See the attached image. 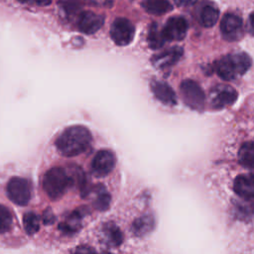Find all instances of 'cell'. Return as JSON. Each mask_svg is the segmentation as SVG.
<instances>
[{
	"instance_id": "52a82bcc",
	"label": "cell",
	"mask_w": 254,
	"mask_h": 254,
	"mask_svg": "<svg viewBox=\"0 0 254 254\" xmlns=\"http://www.w3.org/2000/svg\"><path fill=\"white\" fill-rule=\"evenodd\" d=\"M220 32L222 37L229 42L238 41L243 36V21L233 13H227L220 21Z\"/></svg>"
},
{
	"instance_id": "7c38bea8",
	"label": "cell",
	"mask_w": 254,
	"mask_h": 254,
	"mask_svg": "<svg viewBox=\"0 0 254 254\" xmlns=\"http://www.w3.org/2000/svg\"><path fill=\"white\" fill-rule=\"evenodd\" d=\"M233 189L243 198H254V174H244L236 177Z\"/></svg>"
},
{
	"instance_id": "5bb4252c",
	"label": "cell",
	"mask_w": 254,
	"mask_h": 254,
	"mask_svg": "<svg viewBox=\"0 0 254 254\" xmlns=\"http://www.w3.org/2000/svg\"><path fill=\"white\" fill-rule=\"evenodd\" d=\"M183 55V50L180 47H173L153 58V63L154 65L160 67V68H165L169 67L173 64H175L182 57Z\"/></svg>"
},
{
	"instance_id": "2e32d148",
	"label": "cell",
	"mask_w": 254,
	"mask_h": 254,
	"mask_svg": "<svg viewBox=\"0 0 254 254\" xmlns=\"http://www.w3.org/2000/svg\"><path fill=\"white\" fill-rule=\"evenodd\" d=\"M103 237L108 245L117 247L122 242V233L120 229L113 223H106L102 229Z\"/></svg>"
},
{
	"instance_id": "44dd1931",
	"label": "cell",
	"mask_w": 254,
	"mask_h": 254,
	"mask_svg": "<svg viewBox=\"0 0 254 254\" xmlns=\"http://www.w3.org/2000/svg\"><path fill=\"white\" fill-rule=\"evenodd\" d=\"M154 226V219L150 215H144L133 223V231L136 235H144Z\"/></svg>"
},
{
	"instance_id": "3957f363",
	"label": "cell",
	"mask_w": 254,
	"mask_h": 254,
	"mask_svg": "<svg viewBox=\"0 0 254 254\" xmlns=\"http://www.w3.org/2000/svg\"><path fill=\"white\" fill-rule=\"evenodd\" d=\"M72 182V179L64 169L55 167L45 174L43 188L51 199H59L65 193Z\"/></svg>"
},
{
	"instance_id": "6da1fadb",
	"label": "cell",
	"mask_w": 254,
	"mask_h": 254,
	"mask_svg": "<svg viewBox=\"0 0 254 254\" xmlns=\"http://www.w3.org/2000/svg\"><path fill=\"white\" fill-rule=\"evenodd\" d=\"M92 140L89 130L81 125L67 127L58 137L56 146L59 152L65 157H73L83 153Z\"/></svg>"
},
{
	"instance_id": "7a4b0ae2",
	"label": "cell",
	"mask_w": 254,
	"mask_h": 254,
	"mask_svg": "<svg viewBox=\"0 0 254 254\" xmlns=\"http://www.w3.org/2000/svg\"><path fill=\"white\" fill-rule=\"evenodd\" d=\"M251 58L246 53H235L222 57L215 63V70L224 80H233L244 74L251 66Z\"/></svg>"
},
{
	"instance_id": "9c48e42d",
	"label": "cell",
	"mask_w": 254,
	"mask_h": 254,
	"mask_svg": "<svg viewBox=\"0 0 254 254\" xmlns=\"http://www.w3.org/2000/svg\"><path fill=\"white\" fill-rule=\"evenodd\" d=\"M115 163L116 159L111 151L100 150L91 162V172L96 177H104L114 169Z\"/></svg>"
},
{
	"instance_id": "484cf974",
	"label": "cell",
	"mask_w": 254,
	"mask_h": 254,
	"mask_svg": "<svg viewBox=\"0 0 254 254\" xmlns=\"http://www.w3.org/2000/svg\"><path fill=\"white\" fill-rule=\"evenodd\" d=\"M24 4H31V5H38V6H47L51 4L52 0H18Z\"/></svg>"
},
{
	"instance_id": "4316f807",
	"label": "cell",
	"mask_w": 254,
	"mask_h": 254,
	"mask_svg": "<svg viewBox=\"0 0 254 254\" xmlns=\"http://www.w3.org/2000/svg\"><path fill=\"white\" fill-rule=\"evenodd\" d=\"M43 220L45 224H52L55 220V215L50 208H47L43 214Z\"/></svg>"
},
{
	"instance_id": "5b68a950",
	"label": "cell",
	"mask_w": 254,
	"mask_h": 254,
	"mask_svg": "<svg viewBox=\"0 0 254 254\" xmlns=\"http://www.w3.org/2000/svg\"><path fill=\"white\" fill-rule=\"evenodd\" d=\"M181 93L184 102L194 110H201L204 105L205 96L199 84L191 79H187L181 84Z\"/></svg>"
},
{
	"instance_id": "d6986e66",
	"label": "cell",
	"mask_w": 254,
	"mask_h": 254,
	"mask_svg": "<svg viewBox=\"0 0 254 254\" xmlns=\"http://www.w3.org/2000/svg\"><path fill=\"white\" fill-rule=\"evenodd\" d=\"M147 40L151 49H160L164 46L166 39L164 37L162 29L159 28L157 23H153L150 26Z\"/></svg>"
},
{
	"instance_id": "4fadbf2b",
	"label": "cell",
	"mask_w": 254,
	"mask_h": 254,
	"mask_svg": "<svg viewBox=\"0 0 254 254\" xmlns=\"http://www.w3.org/2000/svg\"><path fill=\"white\" fill-rule=\"evenodd\" d=\"M151 89L155 96L164 104L175 105L177 103L175 91L168 83L160 80H153L151 83Z\"/></svg>"
},
{
	"instance_id": "ffe728a7",
	"label": "cell",
	"mask_w": 254,
	"mask_h": 254,
	"mask_svg": "<svg viewBox=\"0 0 254 254\" xmlns=\"http://www.w3.org/2000/svg\"><path fill=\"white\" fill-rule=\"evenodd\" d=\"M23 225L27 234L33 235L40 229V217L35 212L29 211L23 217Z\"/></svg>"
},
{
	"instance_id": "8fae6325",
	"label": "cell",
	"mask_w": 254,
	"mask_h": 254,
	"mask_svg": "<svg viewBox=\"0 0 254 254\" xmlns=\"http://www.w3.org/2000/svg\"><path fill=\"white\" fill-rule=\"evenodd\" d=\"M104 18L91 11L82 12L77 20V28L80 32L91 35L96 33L103 25Z\"/></svg>"
},
{
	"instance_id": "f1b7e54d",
	"label": "cell",
	"mask_w": 254,
	"mask_h": 254,
	"mask_svg": "<svg viewBox=\"0 0 254 254\" xmlns=\"http://www.w3.org/2000/svg\"><path fill=\"white\" fill-rule=\"evenodd\" d=\"M249 32L254 36V12L249 16Z\"/></svg>"
},
{
	"instance_id": "603a6c76",
	"label": "cell",
	"mask_w": 254,
	"mask_h": 254,
	"mask_svg": "<svg viewBox=\"0 0 254 254\" xmlns=\"http://www.w3.org/2000/svg\"><path fill=\"white\" fill-rule=\"evenodd\" d=\"M13 222L11 211L3 204H0V232H6L10 229Z\"/></svg>"
},
{
	"instance_id": "7402d4cb",
	"label": "cell",
	"mask_w": 254,
	"mask_h": 254,
	"mask_svg": "<svg viewBox=\"0 0 254 254\" xmlns=\"http://www.w3.org/2000/svg\"><path fill=\"white\" fill-rule=\"evenodd\" d=\"M81 222V213L79 211H73L70 215L60 225V228L64 232H74L77 231L80 227Z\"/></svg>"
},
{
	"instance_id": "ac0fdd59",
	"label": "cell",
	"mask_w": 254,
	"mask_h": 254,
	"mask_svg": "<svg viewBox=\"0 0 254 254\" xmlns=\"http://www.w3.org/2000/svg\"><path fill=\"white\" fill-rule=\"evenodd\" d=\"M219 16L218 9L213 5H205L199 13V21L203 27L209 28L216 24Z\"/></svg>"
},
{
	"instance_id": "d4e9b609",
	"label": "cell",
	"mask_w": 254,
	"mask_h": 254,
	"mask_svg": "<svg viewBox=\"0 0 254 254\" xmlns=\"http://www.w3.org/2000/svg\"><path fill=\"white\" fill-rule=\"evenodd\" d=\"M60 6L63 8V10H64V12L68 15L70 14H74L78 9H79V5L77 2L75 1H70V0H64V1H61L60 2Z\"/></svg>"
},
{
	"instance_id": "9a60e30c",
	"label": "cell",
	"mask_w": 254,
	"mask_h": 254,
	"mask_svg": "<svg viewBox=\"0 0 254 254\" xmlns=\"http://www.w3.org/2000/svg\"><path fill=\"white\" fill-rule=\"evenodd\" d=\"M142 7L146 12L152 15H163L173 9L169 0H144Z\"/></svg>"
},
{
	"instance_id": "cb8c5ba5",
	"label": "cell",
	"mask_w": 254,
	"mask_h": 254,
	"mask_svg": "<svg viewBox=\"0 0 254 254\" xmlns=\"http://www.w3.org/2000/svg\"><path fill=\"white\" fill-rule=\"evenodd\" d=\"M110 203V195L109 193L104 190V188L101 187V190L97 192V195L94 200V206L99 210H105L108 208Z\"/></svg>"
},
{
	"instance_id": "30bf717a",
	"label": "cell",
	"mask_w": 254,
	"mask_h": 254,
	"mask_svg": "<svg viewBox=\"0 0 254 254\" xmlns=\"http://www.w3.org/2000/svg\"><path fill=\"white\" fill-rule=\"evenodd\" d=\"M166 41H182L188 32V22L184 17H171L162 28Z\"/></svg>"
},
{
	"instance_id": "83f0119b",
	"label": "cell",
	"mask_w": 254,
	"mask_h": 254,
	"mask_svg": "<svg viewBox=\"0 0 254 254\" xmlns=\"http://www.w3.org/2000/svg\"><path fill=\"white\" fill-rule=\"evenodd\" d=\"M197 0H175V3L178 6H190L194 4Z\"/></svg>"
},
{
	"instance_id": "e0dca14e",
	"label": "cell",
	"mask_w": 254,
	"mask_h": 254,
	"mask_svg": "<svg viewBox=\"0 0 254 254\" xmlns=\"http://www.w3.org/2000/svg\"><path fill=\"white\" fill-rule=\"evenodd\" d=\"M238 160L242 166L254 169V142H246L240 147Z\"/></svg>"
},
{
	"instance_id": "277c9868",
	"label": "cell",
	"mask_w": 254,
	"mask_h": 254,
	"mask_svg": "<svg viewBox=\"0 0 254 254\" xmlns=\"http://www.w3.org/2000/svg\"><path fill=\"white\" fill-rule=\"evenodd\" d=\"M7 194L11 201L18 205H26L32 194V187L27 179L14 177L7 185Z\"/></svg>"
},
{
	"instance_id": "ba28073f",
	"label": "cell",
	"mask_w": 254,
	"mask_h": 254,
	"mask_svg": "<svg viewBox=\"0 0 254 254\" xmlns=\"http://www.w3.org/2000/svg\"><path fill=\"white\" fill-rule=\"evenodd\" d=\"M237 99V92L228 85H217L210 92V104L214 109H221L233 104Z\"/></svg>"
},
{
	"instance_id": "8992f818",
	"label": "cell",
	"mask_w": 254,
	"mask_h": 254,
	"mask_svg": "<svg viewBox=\"0 0 254 254\" xmlns=\"http://www.w3.org/2000/svg\"><path fill=\"white\" fill-rule=\"evenodd\" d=\"M135 35L133 24L126 18H117L110 27V36L113 42L118 46L130 44Z\"/></svg>"
}]
</instances>
